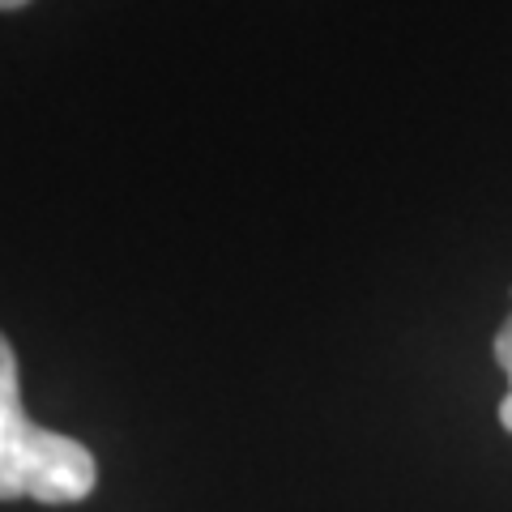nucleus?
Returning <instances> with one entry per match:
<instances>
[{"instance_id": "obj_1", "label": "nucleus", "mask_w": 512, "mask_h": 512, "mask_svg": "<svg viewBox=\"0 0 512 512\" xmlns=\"http://www.w3.org/2000/svg\"><path fill=\"white\" fill-rule=\"evenodd\" d=\"M99 483L86 444L26 419L18 389V355L0 333V500L77 504Z\"/></svg>"}, {"instance_id": "obj_2", "label": "nucleus", "mask_w": 512, "mask_h": 512, "mask_svg": "<svg viewBox=\"0 0 512 512\" xmlns=\"http://www.w3.org/2000/svg\"><path fill=\"white\" fill-rule=\"evenodd\" d=\"M495 363L508 372V380H512V316L500 325V333H495Z\"/></svg>"}, {"instance_id": "obj_3", "label": "nucleus", "mask_w": 512, "mask_h": 512, "mask_svg": "<svg viewBox=\"0 0 512 512\" xmlns=\"http://www.w3.org/2000/svg\"><path fill=\"white\" fill-rule=\"evenodd\" d=\"M500 423H504V431H512V393L500 402Z\"/></svg>"}, {"instance_id": "obj_4", "label": "nucleus", "mask_w": 512, "mask_h": 512, "mask_svg": "<svg viewBox=\"0 0 512 512\" xmlns=\"http://www.w3.org/2000/svg\"><path fill=\"white\" fill-rule=\"evenodd\" d=\"M26 0H0V9H22Z\"/></svg>"}, {"instance_id": "obj_5", "label": "nucleus", "mask_w": 512, "mask_h": 512, "mask_svg": "<svg viewBox=\"0 0 512 512\" xmlns=\"http://www.w3.org/2000/svg\"><path fill=\"white\" fill-rule=\"evenodd\" d=\"M508 384H512V380H508ZM508 393H512V389H508Z\"/></svg>"}]
</instances>
